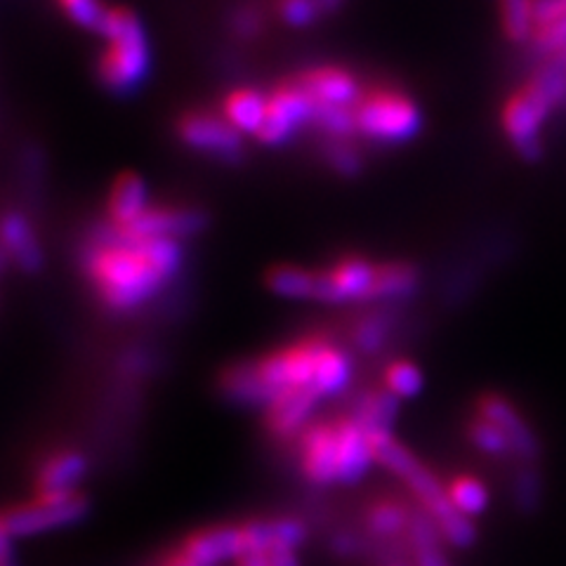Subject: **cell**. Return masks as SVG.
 Here are the masks:
<instances>
[{"instance_id":"24","label":"cell","mask_w":566,"mask_h":566,"mask_svg":"<svg viewBox=\"0 0 566 566\" xmlns=\"http://www.w3.org/2000/svg\"><path fill=\"white\" fill-rule=\"evenodd\" d=\"M352 416L364 424L368 434L392 432L399 416V399L387 389H370V392L359 397Z\"/></svg>"},{"instance_id":"44","label":"cell","mask_w":566,"mask_h":566,"mask_svg":"<svg viewBox=\"0 0 566 566\" xmlns=\"http://www.w3.org/2000/svg\"><path fill=\"white\" fill-rule=\"evenodd\" d=\"M10 547H12V538L8 531L3 528V524H0V562L10 559Z\"/></svg>"},{"instance_id":"37","label":"cell","mask_w":566,"mask_h":566,"mask_svg":"<svg viewBox=\"0 0 566 566\" xmlns=\"http://www.w3.org/2000/svg\"><path fill=\"white\" fill-rule=\"evenodd\" d=\"M531 43H534L543 55H553V52L566 48V14L557 17L551 24L534 29V33H531Z\"/></svg>"},{"instance_id":"27","label":"cell","mask_w":566,"mask_h":566,"mask_svg":"<svg viewBox=\"0 0 566 566\" xmlns=\"http://www.w3.org/2000/svg\"><path fill=\"white\" fill-rule=\"evenodd\" d=\"M413 510L406 507L401 501L395 499H382L374 503L366 512V526L374 536L378 538H397L409 534Z\"/></svg>"},{"instance_id":"22","label":"cell","mask_w":566,"mask_h":566,"mask_svg":"<svg viewBox=\"0 0 566 566\" xmlns=\"http://www.w3.org/2000/svg\"><path fill=\"white\" fill-rule=\"evenodd\" d=\"M222 389L229 399H237L248 406H268L279 397L274 389L262 380L255 361L234 364L224 370L222 376Z\"/></svg>"},{"instance_id":"19","label":"cell","mask_w":566,"mask_h":566,"mask_svg":"<svg viewBox=\"0 0 566 566\" xmlns=\"http://www.w3.org/2000/svg\"><path fill=\"white\" fill-rule=\"evenodd\" d=\"M87 458L81 451H60L50 455L35 474L39 493H74L87 474Z\"/></svg>"},{"instance_id":"36","label":"cell","mask_w":566,"mask_h":566,"mask_svg":"<svg viewBox=\"0 0 566 566\" xmlns=\"http://www.w3.org/2000/svg\"><path fill=\"white\" fill-rule=\"evenodd\" d=\"M326 161L333 170L343 175H357L361 170V154L349 139H328Z\"/></svg>"},{"instance_id":"14","label":"cell","mask_w":566,"mask_h":566,"mask_svg":"<svg viewBox=\"0 0 566 566\" xmlns=\"http://www.w3.org/2000/svg\"><path fill=\"white\" fill-rule=\"evenodd\" d=\"M335 424H338V484H357L376 465L370 434L354 416H343Z\"/></svg>"},{"instance_id":"21","label":"cell","mask_w":566,"mask_h":566,"mask_svg":"<svg viewBox=\"0 0 566 566\" xmlns=\"http://www.w3.org/2000/svg\"><path fill=\"white\" fill-rule=\"evenodd\" d=\"M406 543L411 547L413 566H451L444 551L447 541L441 538L437 524L430 520V515L422 507L413 510Z\"/></svg>"},{"instance_id":"7","label":"cell","mask_w":566,"mask_h":566,"mask_svg":"<svg viewBox=\"0 0 566 566\" xmlns=\"http://www.w3.org/2000/svg\"><path fill=\"white\" fill-rule=\"evenodd\" d=\"M378 264L359 255L340 258L331 270L316 272V303H370L376 286Z\"/></svg>"},{"instance_id":"26","label":"cell","mask_w":566,"mask_h":566,"mask_svg":"<svg viewBox=\"0 0 566 566\" xmlns=\"http://www.w3.org/2000/svg\"><path fill=\"white\" fill-rule=\"evenodd\" d=\"M268 289L286 300H316L318 276L312 270L295 268V264H276L264 276Z\"/></svg>"},{"instance_id":"46","label":"cell","mask_w":566,"mask_h":566,"mask_svg":"<svg viewBox=\"0 0 566 566\" xmlns=\"http://www.w3.org/2000/svg\"><path fill=\"white\" fill-rule=\"evenodd\" d=\"M10 258H8V253L3 251V245H0V272H3V268H6V262H8Z\"/></svg>"},{"instance_id":"40","label":"cell","mask_w":566,"mask_h":566,"mask_svg":"<svg viewBox=\"0 0 566 566\" xmlns=\"http://www.w3.org/2000/svg\"><path fill=\"white\" fill-rule=\"evenodd\" d=\"M531 14H534V29L551 24L566 14V0H531Z\"/></svg>"},{"instance_id":"17","label":"cell","mask_w":566,"mask_h":566,"mask_svg":"<svg viewBox=\"0 0 566 566\" xmlns=\"http://www.w3.org/2000/svg\"><path fill=\"white\" fill-rule=\"evenodd\" d=\"M352 376H354V364H352L349 352L318 338L316 361H314V382H312L314 392L322 399L338 397L349 387Z\"/></svg>"},{"instance_id":"8","label":"cell","mask_w":566,"mask_h":566,"mask_svg":"<svg viewBox=\"0 0 566 566\" xmlns=\"http://www.w3.org/2000/svg\"><path fill=\"white\" fill-rule=\"evenodd\" d=\"M551 104L524 85L503 106V130L515 149L534 161L541 156V126L551 116Z\"/></svg>"},{"instance_id":"31","label":"cell","mask_w":566,"mask_h":566,"mask_svg":"<svg viewBox=\"0 0 566 566\" xmlns=\"http://www.w3.org/2000/svg\"><path fill=\"white\" fill-rule=\"evenodd\" d=\"M503 31L510 41L522 43L534 33V14H531V0H501Z\"/></svg>"},{"instance_id":"1","label":"cell","mask_w":566,"mask_h":566,"mask_svg":"<svg viewBox=\"0 0 566 566\" xmlns=\"http://www.w3.org/2000/svg\"><path fill=\"white\" fill-rule=\"evenodd\" d=\"M85 272L102 303L114 312L142 307L168 283L151 260L147 243L120 237L112 224H106L87 248Z\"/></svg>"},{"instance_id":"10","label":"cell","mask_w":566,"mask_h":566,"mask_svg":"<svg viewBox=\"0 0 566 566\" xmlns=\"http://www.w3.org/2000/svg\"><path fill=\"white\" fill-rule=\"evenodd\" d=\"M476 416L495 424L507 437L512 455L522 460L524 465L536 463L541 455V439L510 399L501 395H484L476 401Z\"/></svg>"},{"instance_id":"42","label":"cell","mask_w":566,"mask_h":566,"mask_svg":"<svg viewBox=\"0 0 566 566\" xmlns=\"http://www.w3.org/2000/svg\"><path fill=\"white\" fill-rule=\"evenodd\" d=\"M237 566H270L268 551H248L237 559Z\"/></svg>"},{"instance_id":"29","label":"cell","mask_w":566,"mask_h":566,"mask_svg":"<svg viewBox=\"0 0 566 566\" xmlns=\"http://www.w3.org/2000/svg\"><path fill=\"white\" fill-rule=\"evenodd\" d=\"M447 493L455 510L463 512L470 520L484 515L491 503V493L486 484L476 480V476H455L453 482L447 484Z\"/></svg>"},{"instance_id":"12","label":"cell","mask_w":566,"mask_h":566,"mask_svg":"<svg viewBox=\"0 0 566 566\" xmlns=\"http://www.w3.org/2000/svg\"><path fill=\"white\" fill-rule=\"evenodd\" d=\"M180 553L197 566H218L224 562H237L248 553V536L243 524L210 526L191 534Z\"/></svg>"},{"instance_id":"30","label":"cell","mask_w":566,"mask_h":566,"mask_svg":"<svg viewBox=\"0 0 566 566\" xmlns=\"http://www.w3.org/2000/svg\"><path fill=\"white\" fill-rule=\"evenodd\" d=\"M382 382H385L387 392H392L399 401L401 399H416L424 387V376L413 361L397 359L385 368Z\"/></svg>"},{"instance_id":"45","label":"cell","mask_w":566,"mask_h":566,"mask_svg":"<svg viewBox=\"0 0 566 566\" xmlns=\"http://www.w3.org/2000/svg\"><path fill=\"white\" fill-rule=\"evenodd\" d=\"M316 3H318V8H322L324 14H333V12L340 10L345 0H316Z\"/></svg>"},{"instance_id":"15","label":"cell","mask_w":566,"mask_h":566,"mask_svg":"<svg viewBox=\"0 0 566 566\" xmlns=\"http://www.w3.org/2000/svg\"><path fill=\"white\" fill-rule=\"evenodd\" d=\"M0 245L8 258L27 274L43 268V251L29 218L20 210H8L0 216Z\"/></svg>"},{"instance_id":"32","label":"cell","mask_w":566,"mask_h":566,"mask_svg":"<svg viewBox=\"0 0 566 566\" xmlns=\"http://www.w3.org/2000/svg\"><path fill=\"white\" fill-rule=\"evenodd\" d=\"M468 437L472 441V447L486 455H493V458L512 455L507 437L499 428H495V424H491L489 420H484L480 416L472 418V422L468 424Z\"/></svg>"},{"instance_id":"43","label":"cell","mask_w":566,"mask_h":566,"mask_svg":"<svg viewBox=\"0 0 566 566\" xmlns=\"http://www.w3.org/2000/svg\"><path fill=\"white\" fill-rule=\"evenodd\" d=\"M333 547L340 555H352V553H357V541H354V536H349V534H340V536H335Z\"/></svg>"},{"instance_id":"35","label":"cell","mask_w":566,"mask_h":566,"mask_svg":"<svg viewBox=\"0 0 566 566\" xmlns=\"http://www.w3.org/2000/svg\"><path fill=\"white\" fill-rule=\"evenodd\" d=\"M276 12L281 22L293 29L312 27L324 14L316 0H276Z\"/></svg>"},{"instance_id":"48","label":"cell","mask_w":566,"mask_h":566,"mask_svg":"<svg viewBox=\"0 0 566 566\" xmlns=\"http://www.w3.org/2000/svg\"><path fill=\"white\" fill-rule=\"evenodd\" d=\"M0 566H14L10 559H6V562H0Z\"/></svg>"},{"instance_id":"20","label":"cell","mask_w":566,"mask_h":566,"mask_svg":"<svg viewBox=\"0 0 566 566\" xmlns=\"http://www.w3.org/2000/svg\"><path fill=\"white\" fill-rule=\"evenodd\" d=\"M270 95H264L258 87L243 85L237 91L227 93L222 99V116L227 118L229 126H234L241 135H255L262 126L264 114H268Z\"/></svg>"},{"instance_id":"33","label":"cell","mask_w":566,"mask_h":566,"mask_svg":"<svg viewBox=\"0 0 566 566\" xmlns=\"http://www.w3.org/2000/svg\"><path fill=\"white\" fill-rule=\"evenodd\" d=\"M543 499V480L534 465H522L512 480V501L522 512H534Z\"/></svg>"},{"instance_id":"2","label":"cell","mask_w":566,"mask_h":566,"mask_svg":"<svg viewBox=\"0 0 566 566\" xmlns=\"http://www.w3.org/2000/svg\"><path fill=\"white\" fill-rule=\"evenodd\" d=\"M97 33L106 41L97 62L102 85L116 95L137 91L151 69V50L145 27L130 10L112 8L104 10Z\"/></svg>"},{"instance_id":"13","label":"cell","mask_w":566,"mask_h":566,"mask_svg":"<svg viewBox=\"0 0 566 566\" xmlns=\"http://www.w3.org/2000/svg\"><path fill=\"white\" fill-rule=\"evenodd\" d=\"M300 85L305 87L310 97L318 104H333V106H357L364 97V87L359 78L352 74V71L326 64V66H312L303 71L295 78Z\"/></svg>"},{"instance_id":"41","label":"cell","mask_w":566,"mask_h":566,"mask_svg":"<svg viewBox=\"0 0 566 566\" xmlns=\"http://www.w3.org/2000/svg\"><path fill=\"white\" fill-rule=\"evenodd\" d=\"M268 555H270V566H303L300 564L297 547H291V545H272Z\"/></svg>"},{"instance_id":"23","label":"cell","mask_w":566,"mask_h":566,"mask_svg":"<svg viewBox=\"0 0 566 566\" xmlns=\"http://www.w3.org/2000/svg\"><path fill=\"white\" fill-rule=\"evenodd\" d=\"M248 551H270L272 545L297 547L307 541V526L295 517H274V520H253L245 522Z\"/></svg>"},{"instance_id":"3","label":"cell","mask_w":566,"mask_h":566,"mask_svg":"<svg viewBox=\"0 0 566 566\" xmlns=\"http://www.w3.org/2000/svg\"><path fill=\"white\" fill-rule=\"evenodd\" d=\"M354 116H357V133L380 145H401L418 135L422 123L416 102L389 87L364 93L354 106Z\"/></svg>"},{"instance_id":"34","label":"cell","mask_w":566,"mask_h":566,"mask_svg":"<svg viewBox=\"0 0 566 566\" xmlns=\"http://www.w3.org/2000/svg\"><path fill=\"white\" fill-rule=\"evenodd\" d=\"M387 335H389L387 318L376 314V316L359 318L357 326H354V331H352V340H354V345H357L359 352L376 354L387 343Z\"/></svg>"},{"instance_id":"4","label":"cell","mask_w":566,"mask_h":566,"mask_svg":"<svg viewBox=\"0 0 566 566\" xmlns=\"http://www.w3.org/2000/svg\"><path fill=\"white\" fill-rule=\"evenodd\" d=\"M87 510H91V503L81 491L39 493L24 505L0 512V524H3L10 538H29L76 524L87 515Z\"/></svg>"},{"instance_id":"5","label":"cell","mask_w":566,"mask_h":566,"mask_svg":"<svg viewBox=\"0 0 566 566\" xmlns=\"http://www.w3.org/2000/svg\"><path fill=\"white\" fill-rule=\"evenodd\" d=\"M401 482L409 486V491L416 495L418 505L428 512L430 520L437 524L439 534L447 541V545L458 547V551H465V547L474 545L476 528L472 520L455 510L447 493V484H441L428 465H422L418 460V465L406 474Z\"/></svg>"},{"instance_id":"11","label":"cell","mask_w":566,"mask_h":566,"mask_svg":"<svg viewBox=\"0 0 566 566\" xmlns=\"http://www.w3.org/2000/svg\"><path fill=\"white\" fill-rule=\"evenodd\" d=\"M300 468L316 486L338 484V424L314 422L300 434Z\"/></svg>"},{"instance_id":"18","label":"cell","mask_w":566,"mask_h":566,"mask_svg":"<svg viewBox=\"0 0 566 566\" xmlns=\"http://www.w3.org/2000/svg\"><path fill=\"white\" fill-rule=\"evenodd\" d=\"M149 208V189L135 172H123L106 199V218L112 227H128Z\"/></svg>"},{"instance_id":"38","label":"cell","mask_w":566,"mask_h":566,"mask_svg":"<svg viewBox=\"0 0 566 566\" xmlns=\"http://www.w3.org/2000/svg\"><path fill=\"white\" fill-rule=\"evenodd\" d=\"M60 6L78 27L97 31L104 14V8L97 3V0H60Z\"/></svg>"},{"instance_id":"47","label":"cell","mask_w":566,"mask_h":566,"mask_svg":"<svg viewBox=\"0 0 566 566\" xmlns=\"http://www.w3.org/2000/svg\"><path fill=\"white\" fill-rule=\"evenodd\" d=\"M387 566H409V564H403V562H392V564H387Z\"/></svg>"},{"instance_id":"28","label":"cell","mask_w":566,"mask_h":566,"mask_svg":"<svg viewBox=\"0 0 566 566\" xmlns=\"http://www.w3.org/2000/svg\"><path fill=\"white\" fill-rule=\"evenodd\" d=\"M370 447H374L376 465L392 472L399 480H403V476L418 465V458L406 449L392 432L370 434Z\"/></svg>"},{"instance_id":"39","label":"cell","mask_w":566,"mask_h":566,"mask_svg":"<svg viewBox=\"0 0 566 566\" xmlns=\"http://www.w3.org/2000/svg\"><path fill=\"white\" fill-rule=\"evenodd\" d=\"M232 29L234 33L243 35V39H255L262 31V14L251 6H243L232 14Z\"/></svg>"},{"instance_id":"6","label":"cell","mask_w":566,"mask_h":566,"mask_svg":"<svg viewBox=\"0 0 566 566\" xmlns=\"http://www.w3.org/2000/svg\"><path fill=\"white\" fill-rule=\"evenodd\" d=\"M177 137L193 151H203L218 161L237 164L243 158V135L229 126L222 114L187 112L177 120Z\"/></svg>"},{"instance_id":"25","label":"cell","mask_w":566,"mask_h":566,"mask_svg":"<svg viewBox=\"0 0 566 566\" xmlns=\"http://www.w3.org/2000/svg\"><path fill=\"white\" fill-rule=\"evenodd\" d=\"M418 289V270L409 262H380L370 303L409 297Z\"/></svg>"},{"instance_id":"9","label":"cell","mask_w":566,"mask_h":566,"mask_svg":"<svg viewBox=\"0 0 566 566\" xmlns=\"http://www.w3.org/2000/svg\"><path fill=\"white\" fill-rule=\"evenodd\" d=\"M206 227V216L197 208H172V206H149L128 227H114L120 237L130 241L149 239H177L185 241L199 234Z\"/></svg>"},{"instance_id":"16","label":"cell","mask_w":566,"mask_h":566,"mask_svg":"<svg viewBox=\"0 0 566 566\" xmlns=\"http://www.w3.org/2000/svg\"><path fill=\"white\" fill-rule=\"evenodd\" d=\"M318 401H322V397H318L314 389H286V392L276 397L268 409H264L268 411L270 432L279 437L303 434Z\"/></svg>"}]
</instances>
